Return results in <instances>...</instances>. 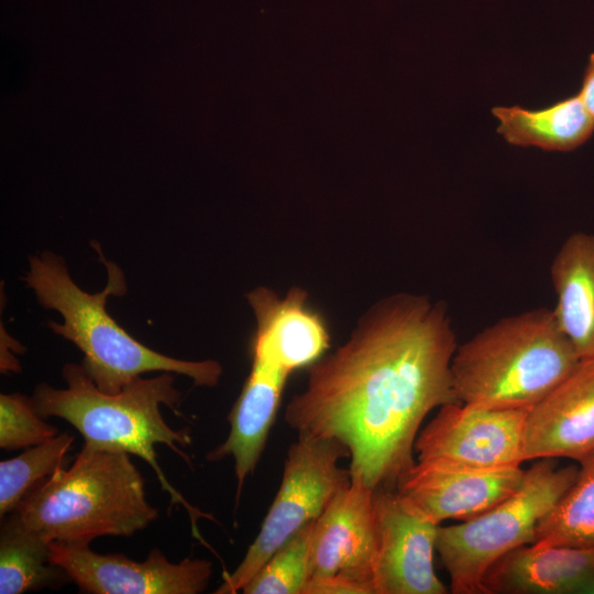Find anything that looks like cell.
I'll return each instance as SVG.
<instances>
[{
    "label": "cell",
    "instance_id": "6da1fadb",
    "mask_svg": "<svg viewBox=\"0 0 594 594\" xmlns=\"http://www.w3.org/2000/svg\"><path fill=\"white\" fill-rule=\"evenodd\" d=\"M457 348L443 304L407 293L386 297L345 343L309 366L285 420L298 436L343 444L351 477L395 490L416 463L415 441L427 415L459 402L451 374Z\"/></svg>",
    "mask_w": 594,
    "mask_h": 594
},
{
    "label": "cell",
    "instance_id": "7a4b0ae2",
    "mask_svg": "<svg viewBox=\"0 0 594 594\" xmlns=\"http://www.w3.org/2000/svg\"><path fill=\"white\" fill-rule=\"evenodd\" d=\"M65 388L47 384L35 387L32 399L44 418L57 417L70 424L84 438L85 444L108 451L124 452L145 461L170 497V504L185 508L193 532L206 543L197 528L200 518L216 521L213 516L194 507L167 481L157 462L156 444H164L187 463L184 451L191 442L188 432L173 429L163 418L161 406L177 411L180 393L169 372L144 378L139 376L120 392L100 391L82 365L68 363L63 369Z\"/></svg>",
    "mask_w": 594,
    "mask_h": 594
},
{
    "label": "cell",
    "instance_id": "3957f363",
    "mask_svg": "<svg viewBox=\"0 0 594 594\" xmlns=\"http://www.w3.org/2000/svg\"><path fill=\"white\" fill-rule=\"evenodd\" d=\"M103 262L108 282L97 294L78 287L64 260L52 252L31 256L23 278L44 308L61 314L62 323L50 321L47 326L81 351V365L96 386L116 394L148 372L182 374L197 386H216L222 374L217 361H186L164 355L131 337L107 312L108 298L124 295L127 285L122 271L112 262L105 258Z\"/></svg>",
    "mask_w": 594,
    "mask_h": 594
},
{
    "label": "cell",
    "instance_id": "277c9868",
    "mask_svg": "<svg viewBox=\"0 0 594 594\" xmlns=\"http://www.w3.org/2000/svg\"><path fill=\"white\" fill-rule=\"evenodd\" d=\"M13 512L50 542L81 544L130 537L158 517L131 455L85 443L69 468L35 484Z\"/></svg>",
    "mask_w": 594,
    "mask_h": 594
},
{
    "label": "cell",
    "instance_id": "5b68a950",
    "mask_svg": "<svg viewBox=\"0 0 594 594\" xmlns=\"http://www.w3.org/2000/svg\"><path fill=\"white\" fill-rule=\"evenodd\" d=\"M581 359L554 312L537 308L507 316L458 345L451 362L459 402L490 408H531Z\"/></svg>",
    "mask_w": 594,
    "mask_h": 594
},
{
    "label": "cell",
    "instance_id": "8992f818",
    "mask_svg": "<svg viewBox=\"0 0 594 594\" xmlns=\"http://www.w3.org/2000/svg\"><path fill=\"white\" fill-rule=\"evenodd\" d=\"M579 468L538 459L509 497L459 525L438 528L436 550L453 594H483L487 570L509 551L535 540L540 520L576 479Z\"/></svg>",
    "mask_w": 594,
    "mask_h": 594
},
{
    "label": "cell",
    "instance_id": "52a82bcc",
    "mask_svg": "<svg viewBox=\"0 0 594 594\" xmlns=\"http://www.w3.org/2000/svg\"><path fill=\"white\" fill-rule=\"evenodd\" d=\"M342 458H349V452L337 440L298 436L287 451L280 486L260 532L215 593H238L284 543L320 517L351 480L350 471L339 465Z\"/></svg>",
    "mask_w": 594,
    "mask_h": 594
},
{
    "label": "cell",
    "instance_id": "ba28073f",
    "mask_svg": "<svg viewBox=\"0 0 594 594\" xmlns=\"http://www.w3.org/2000/svg\"><path fill=\"white\" fill-rule=\"evenodd\" d=\"M529 410L444 404L416 438L418 461L481 469L520 466L526 461L524 439Z\"/></svg>",
    "mask_w": 594,
    "mask_h": 594
},
{
    "label": "cell",
    "instance_id": "9c48e42d",
    "mask_svg": "<svg viewBox=\"0 0 594 594\" xmlns=\"http://www.w3.org/2000/svg\"><path fill=\"white\" fill-rule=\"evenodd\" d=\"M50 559L81 592L92 594H198L212 574L208 560L174 563L157 548L146 560L133 561L122 553L95 552L89 544L52 541Z\"/></svg>",
    "mask_w": 594,
    "mask_h": 594
},
{
    "label": "cell",
    "instance_id": "30bf717a",
    "mask_svg": "<svg viewBox=\"0 0 594 594\" xmlns=\"http://www.w3.org/2000/svg\"><path fill=\"white\" fill-rule=\"evenodd\" d=\"M520 466L481 469L440 461H417L398 481L396 493L421 517L439 525L469 520L490 510L521 485Z\"/></svg>",
    "mask_w": 594,
    "mask_h": 594
},
{
    "label": "cell",
    "instance_id": "8fae6325",
    "mask_svg": "<svg viewBox=\"0 0 594 594\" xmlns=\"http://www.w3.org/2000/svg\"><path fill=\"white\" fill-rule=\"evenodd\" d=\"M375 594H446L433 568L439 525L409 509L395 490H375Z\"/></svg>",
    "mask_w": 594,
    "mask_h": 594
},
{
    "label": "cell",
    "instance_id": "7c38bea8",
    "mask_svg": "<svg viewBox=\"0 0 594 594\" xmlns=\"http://www.w3.org/2000/svg\"><path fill=\"white\" fill-rule=\"evenodd\" d=\"M374 492L362 479L351 477L331 498L315 521L310 579L344 575L375 594Z\"/></svg>",
    "mask_w": 594,
    "mask_h": 594
},
{
    "label": "cell",
    "instance_id": "4fadbf2b",
    "mask_svg": "<svg viewBox=\"0 0 594 594\" xmlns=\"http://www.w3.org/2000/svg\"><path fill=\"white\" fill-rule=\"evenodd\" d=\"M246 300L256 320L252 361L290 375L317 362L330 348L327 322L308 304L305 289L292 287L279 297L270 288L256 287Z\"/></svg>",
    "mask_w": 594,
    "mask_h": 594
},
{
    "label": "cell",
    "instance_id": "5bb4252c",
    "mask_svg": "<svg viewBox=\"0 0 594 594\" xmlns=\"http://www.w3.org/2000/svg\"><path fill=\"white\" fill-rule=\"evenodd\" d=\"M525 460L566 458L579 463L594 454V358L573 371L528 414Z\"/></svg>",
    "mask_w": 594,
    "mask_h": 594
},
{
    "label": "cell",
    "instance_id": "9a60e30c",
    "mask_svg": "<svg viewBox=\"0 0 594 594\" xmlns=\"http://www.w3.org/2000/svg\"><path fill=\"white\" fill-rule=\"evenodd\" d=\"M594 594V549L544 542L499 558L483 579V594Z\"/></svg>",
    "mask_w": 594,
    "mask_h": 594
},
{
    "label": "cell",
    "instance_id": "2e32d148",
    "mask_svg": "<svg viewBox=\"0 0 594 594\" xmlns=\"http://www.w3.org/2000/svg\"><path fill=\"white\" fill-rule=\"evenodd\" d=\"M288 376L252 361L250 374L228 416L230 432L206 457L215 462L229 457L233 459L237 504L245 480L253 474L261 459Z\"/></svg>",
    "mask_w": 594,
    "mask_h": 594
},
{
    "label": "cell",
    "instance_id": "e0dca14e",
    "mask_svg": "<svg viewBox=\"0 0 594 594\" xmlns=\"http://www.w3.org/2000/svg\"><path fill=\"white\" fill-rule=\"evenodd\" d=\"M553 310L580 359L594 358V234L569 235L550 266Z\"/></svg>",
    "mask_w": 594,
    "mask_h": 594
},
{
    "label": "cell",
    "instance_id": "ac0fdd59",
    "mask_svg": "<svg viewBox=\"0 0 594 594\" xmlns=\"http://www.w3.org/2000/svg\"><path fill=\"white\" fill-rule=\"evenodd\" d=\"M497 132L512 145L546 151H572L591 139L594 117L580 96H569L541 109L494 107Z\"/></svg>",
    "mask_w": 594,
    "mask_h": 594
},
{
    "label": "cell",
    "instance_id": "d6986e66",
    "mask_svg": "<svg viewBox=\"0 0 594 594\" xmlns=\"http://www.w3.org/2000/svg\"><path fill=\"white\" fill-rule=\"evenodd\" d=\"M50 541L10 513L0 530V594L55 587L68 575L50 559Z\"/></svg>",
    "mask_w": 594,
    "mask_h": 594
},
{
    "label": "cell",
    "instance_id": "ffe728a7",
    "mask_svg": "<svg viewBox=\"0 0 594 594\" xmlns=\"http://www.w3.org/2000/svg\"><path fill=\"white\" fill-rule=\"evenodd\" d=\"M534 542L594 549V454L580 462L575 481L540 520Z\"/></svg>",
    "mask_w": 594,
    "mask_h": 594
},
{
    "label": "cell",
    "instance_id": "44dd1931",
    "mask_svg": "<svg viewBox=\"0 0 594 594\" xmlns=\"http://www.w3.org/2000/svg\"><path fill=\"white\" fill-rule=\"evenodd\" d=\"M74 436L58 433L28 448L21 454L0 462V516L12 513L24 495L38 482L63 466Z\"/></svg>",
    "mask_w": 594,
    "mask_h": 594
},
{
    "label": "cell",
    "instance_id": "7402d4cb",
    "mask_svg": "<svg viewBox=\"0 0 594 594\" xmlns=\"http://www.w3.org/2000/svg\"><path fill=\"white\" fill-rule=\"evenodd\" d=\"M315 521L284 543L241 590L245 594H304L310 579Z\"/></svg>",
    "mask_w": 594,
    "mask_h": 594
},
{
    "label": "cell",
    "instance_id": "603a6c76",
    "mask_svg": "<svg viewBox=\"0 0 594 594\" xmlns=\"http://www.w3.org/2000/svg\"><path fill=\"white\" fill-rule=\"evenodd\" d=\"M32 397L23 394L0 395V448L28 449L57 436L58 429L46 422Z\"/></svg>",
    "mask_w": 594,
    "mask_h": 594
},
{
    "label": "cell",
    "instance_id": "cb8c5ba5",
    "mask_svg": "<svg viewBox=\"0 0 594 594\" xmlns=\"http://www.w3.org/2000/svg\"><path fill=\"white\" fill-rule=\"evenodd\" d=\"M304 594H370L360 582L344 576L330 575L309 579Z\"/></svg>",
    "mask_w": 594,
    "mask_h": 594
},
{
    "label": "cell",
    "instance_id": "d4e9b609",
    "mask_svg": "<svg viewBox=\"0 0 594 594\" xmlns=\"http://www.w3.org/2000/svg\"><path fill=\"white\" fill-rule=\"evenodd\" d=\"M578 95L587 111L594 117V52L588 57Z\"/></svg>",
    "mask_w": 594,
    "mask_h": 594
}]
</instances>
